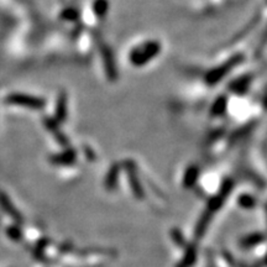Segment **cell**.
I'll return each instance as SVG.
<instances>
[{"label": "cell", "instance_id": "cell-1", "mask_svg": "<svg viewBox=\"0 0 267 267\" xmlns=\"http://www.w3.org/2000/svg\"><path fill=\"white\" fill-rule=\"evenodd\" d=\"M161 52V45L157 41H147L140 46L135 47L129 55V60L135 67H142L147 64L160 55Z\"/></svg>", "mask_w": 267, "mask_h": 267}, {"label": "cell", "instance_id": "cell-2", "mask_svg": "<svg viewBox=\"0 0 267 267\" xmlns=\"http://www.w3.org/2000/svg\"><path fill=\"white\" fill-rule=\"evenodd\" d=\"M243 61H244L243 55H235L234 57H232L230 60L221 63L220 66L215 67V68H213L212 71L208 72L206 74V83L208 86H215V84L221 82V81H223L224 78L233 71V68L239 66Z\"/></svg>", "mask_w": 267, "mask_h": 267}, {"label": "cell", "instance_id": "cell-3", "mask_svg": "<svg viewBox=\"0 0 267 267\" xmlns=\"http://www.w3.org/2000/svg\"><path fill=\"white\" fill-rule=\"evenodd\" d=\"M5 102L8 104H14V105L25 106V108H30L32 110H42L46 106V102L44 98L33 97V95L25 94V93H14L7 97Z\"/></svg>", "mask_w": 267, "mask_h": 267}, {"label": "cell", "instance_id": "cell-4", "mask_svg": "<svg viewBox=\"0 0 267 267\" xmlns=\"http://www.w3.org/2000/svg\"><path fill=\"white\" fill-rule=\"evenodd\" d=\"M233 189H234V181H233V179H226V181H224V183L221 184L219 192L216 193L214 197H212V198L209 199L206 210H208L209 213H212V214H214L215 212H218V210L223 207V204L225 203L227 197L230 196V193L233 192Z\"/></svg>", "mask_w": 267, "mask_h": 267}, {"label": "cell", "instance_id": "cell-5", "mask_svg": "<svg viewBox=\"0 0 267 267\" xmlns=\"http://www.w3.org/2000/svg\"><path fill=\"white\" fill-rule=\"evenodd\" d=\"M124 166H125L126 173H128L129 183H130V187H131V192H133L135 198L144 199V197H145L144 188H142L141 182H140L139 176H137V171H136V167H135L134 162L128 161V162H125V165Z\"/></svg>", "mask_w": 267, "mask_h": 267}, {"label": "cell", "instance_id": "cell-6", "mask_svg": "<svg viewBox=\"0 0 267 267\" xmlns=\"http://www.w3.org/2000/svg\"><path fill=\"white\" fill-rule=\"evenodd\" d=\"M0 206H2V208L4 209V212L7 213V214L10 215V218L14 219V221H15L16 224L24 223V216H22L21 213L16 209L15 206L11 203L9 197L4 195V193H0Z\"/></svg>", "mask_w": 267, "mask_h": 267}, {"label": "cell", "instance_id": "cell-7", "mask_svg": "<svg viewBox=\"0 0 267 267\" xmlns=\"http://www.w3.org/2000/svg\"><path fill=\"white\" fill-rule=\"evenodd\" d=\"M75 159H77V152H75L73 148H67V150L63 151V152L52 156L50 161H51L53 165L68 166L74 164Z\"/></svg>", "mask_w": 267, "mask_h": 267}, {"label": "cell", "instance_id": "cell-8", "mask_svg": "<svg viewBox=\"0 0 267 267\" xmlns=\"http://www.w3.org/2000/svg\"><path fill=\"white\" fill-rule=\"evenodd\" d=\"M212 218H213L212 213H209L208 210H204L203 214L201 215V218H199V220L197 221V224H196V227H195L196 240H201V239L203 238V235L206 234L208 226H209L210 221H212Z\"/></svg>", "mask_w": 267, "mask_h": 267}, {"label": "cell", "instance_id": "cell-9", "mask_svg": "<svg viewBox=\"0 0 267 267\" xmlns=\"http://www.w3.org/2000/svg\"><path fill=\"white\" fill-rule=\"evenodd\" d=\"M119 173H120V166L118 164L113 165L110 167V170L108 171L105 177V181H104V185H105V189L109 192H113L117 189L118 182H119Z\"/></svg>", "mask_w": 267, "mask_h": 267}, {"label": "cell", "instance_id": "cell-10", "mask_svg": "<svg viewBox=\"0 0 267 267\" xmlns=\"http://www.w3.org/2000/svg\"><path fill=\"white\" fill-rule=\"evenodd\" d=\"M197 260V247L195 244H190L185 247V251L181 261L177 263L176 267H192Z\"/></svg>", "mask_w": 267, "mask_h": 267}, {"label": "cell", "instance_id": "cell-11", "mask_svg": "<svg viewBox=\"0 0 267 267\" xmlns=\"http://www.w3.org/2000/svg\"><path fill=\"white\" fill-rule=\"evenodd\" d=\"M265 241V235L263 233H252V234L246 235V237L241 238L240 240V246L243 249H251V247H255L260 244H262Z\"/></svg>", "mask_w": 267, "mask_h": 267}, {"label": "cell", "instance_id": "cell-12", "mask_svg": "<svg viewBox=\"0 0 267 267\" xmlns=\"http://www.w3.org/2000/svg\"><path fill=\"white\" fill-rule=\"evenodd\" d=\"M103 58H104V66H105V71L108 77L110 80H115L117 78V69H115V62L113 58V55H111L110 50L109 49H103Z\"/></svg>", "mask_w": 267, "mask_h": 267}, {"label": "cell", "instance_id": "cell-13", "mask_svg": "<svg viewBox=\"0 0 267 267\" xmlns=\"http://www.w3.org/2000/svg\"><path fill=\"white\" fill-rule=\"evenodd\" d=\"M67 97L64 93L58 95L57 105H56V122L63 123L67 117Z\"/></svg>", "mask_w": 267, "mask_h": 267}, {"label": "cell", "instance_id": "cell-14", "mask_svg": "<svg viewBox=\"0 0 267 267\" xmlns=\"http://www.w3.org/2000/svg\"><path fill=\"white\" fill-rule=\"evenodd\" d=\"M199 177V168L197 166L192 165L185 170L183 176V187L184 188H192L196 184L197 179Z\"/></svg>", "mask_w": 267, "mask_h": 267}, {"label": "cell", "instance_id": "cell-15", "mask_svg": "<svg viewBox=\"0 0 267 267\" xmlns=\"http://www.w3.org/2000/svg\"><path fill=\"white\" fill-rule=\"evenodd\" d=\"M250 83H251V77L250 75H244V77L239 78L238 81L233 82L230 84V88L234 93H238V94H243V93L246 92V89L249 88Z\"/></svg>", "mask_w": 267, "mask_h": 267}, {"label": "cell", "instance_id": "cell-16", "mask_svg": "<svg viewBox=\"0 0 267 267\" xmlns=\"http://www.w3.org/2000/svg\"><path fill=\"white\" fill-rule=\"evenodd\" d=\"M226 104H227L226 97L221 95V97L216 98L214 104L212 105V110H210L213 117H219V115L223 114L226 109Z\"/></svg>", "mask_w": 267, "mask_h": 267}, {"label": "cell", "instance_id": "cell-17", "mask_svg": "<svg viewBox=\"0 0 267 267\" xmlns=\"http://www.w3.org/2000/svg\"><path fill=\"white\" fill-rule=\"evenodd\" d=\"M109 2L108 0H95L93 4V11L98 18H104L108 14Z\"/></svg>", "mask_w": 267, "mask_h": 267}, {"label": "cell", "instance_id": "cell-18", "mask_svg": "<svg viewBox=\"0 0 267 267\" xmlns=\"http://www.w3.org/2000/svg\"><path fill=\"white\" fill-rule=\"evenodd\" d=\"M238 204L243 209H252L255 206H256V199L254 198L251 195H241L238 199Z\"/></svg>", "mask_w": 267, "mask_h": 267}, {"label": "cell", "instance_id": "cell-19", "mask_svg": "<svg viewBox=\"0 0 267 267\" xmlns=\"http://www.w3.org/2000/svg\"><path fill=\"white\" fill-rule=\"evenodd\" d=\"M7 234L11 240L14 241H20L22 239L21 229L18 225H10L7 227Z\"/></svg>", "mask_w": 267, "mask_h": 267}, {"label": "cell", "instance_id": "cell-20", "mask_svg": "<svg viewBox=\"0 0 267 267\" xmlns=\"http://www.w3.org/2000/svg\"><path fill=\"white\" fill-rule=\"evenodd\" d=\"M171 238H172L173 243H175L176 245L185 246L184 237H183V234H182V232L178 229V227H173V229L171 230Z\"/></svg>", "mask_w": 267, "mask_h": 267}, {"label": "cell", "instance_id": "cell-21", "mask_svg": "<svg viewBox=\"0 0 267 267\" xmlns=\"http://www.w3.org/2000/svg\"><path fill=\"white\" fill-rule=\"evenodd\" d=\"M62 19H64V20H68V21H74L78 19V11L75 9H72V8H69V9H64L63 13L61 14Z\"/></svg>", "mask_w": 267, "mask_h": 267}]
</instances>
